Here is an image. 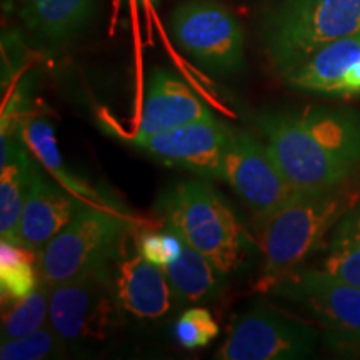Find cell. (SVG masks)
<instances>
[{
  "instance_id": "cell-9",
  "label": "cell",
  "mask_w": 360,
  "mask_h": 360,
  "mask_svg": "<svg viewBox=\"0 0 360 360\" xmlns=\"http://www.w3.org/2000/svg\"><path fill=\"white\" fill-rule=\"evenodd\" d=\"M302 305L340 349L360 350V287L326 270H295L270 289Z\"/></svg>"
},
{
  "instance_id": "cell-4",
  "label": "cell",
  "mask_w": 360,
  "mask_h": 360,
  "mask_svg": "<svg viewBox=\"0 0 360 360\" xmlns=\"http://www.w3.org/2000/svg\"><path fill=\"white\" fill-rule=\"evenodd\" d=\"M167 224L187 244L212 262L222 276H231L244 262L245 232L237 215L207 180L177 184L160 202Z\"/></svg>"
},
{
  "instance_id": "cell-18",
  "label": "cell",
  "mask_w": 360,
  "mask_h": 360,
  "mask_svg": "<svg viewBox=\"0 0 360 360\" xmlns=\"http://www.w3.org/2000/svg\"><path fill=\"white\" fill-rule=\"evenodd\" d=\"M22 141L32 152L35 160L44 169L52 175L56 182L60 184L65 191H69L72 195H75L85 204L101 205V207H110V209L120 210L115 207V200L109 195H103L98 191H96L89 182H85L80 177H77L69 167L65 165L64 159H62L60 150H58L56 134L51 127V124L44 119H34L22 129Z\"/></svg>"
},
{
  "instance_id": "cell-23",
  "label": "cell",
  "mask_w": 360,
  "mask_h": 360,
  "mask_svg": "<svg viewBox=\"0 0 360 360\" xmlns=\"http://www.w3.org/2000/svg\"><path fill=\"white\" fill-rule=\"evenodd\" d=\"M64 354L65 342L58 337L51 323L20 339L2 340L0 345L2 360H47L60 359Z\"/></svg>"
},
{
  "instance_id": "cell-10",
  "label": "cell",
  "mask_w": 360,
  "mask_h": 360,
  "mask_svg": "<svg viewBox=\"0 0 360 360\" xmlns=\"http://www.w3.org/2000/svg\"><path fill=\"white\" fill-rule=\"evenodd\" d=\"M220 179L257 219L272 214L299 192L283 175L265 142L245 132H232L229 139Z\"/></svg>"
},
{
  "instance_id": "cell-8",
  "label": "cell",
  "mask_w": 360,
  "mask_h": 360,
  "mask_svg": "<svg viewBox=\"0 0 360 360\" xmlns=\"http://www.w3.org/2000/svg\"><path fill=\"white\" fill-rule=\"evenodd\" d=\"M115 289L109 269L51 285L49 323L65 344L105 340L115 326Z\"/></svg>"
},
{
  "instance_id": "cell-26",
  "label": "cell",
  "mask_w": 360,
  "mask_h": 360,
  "mask_svg": "<svg viewBox=\"0 0 360 360\" xmlns=\"http://www.w3.org/2000/svg\"><path fill=\"white\" fill-rule=\"evenodd\" d=\"M152 2H155V4H157V2H160V0H152Z\"/></svg>"
},
{
  "instance_id": "cell-5",
  "label": "cell",
  "mask_w": 360,
  "mask_h": 360,
  "mask_svg": "<svg viewBox=\"0 0 360 360\" xmlns=\"http://www.w3.org/2000/svg\"><path fill=\"white\" fill-rule=\"evenodd\" d=\"M127 224L120 210L84 204L40 252L42 281L56 285L109 269Z\"/></svg>"
},
{
  "instance_id": "cell-14",
  "label": "cell",
  "mask_w": 360,
  "mask_h": 360,
  "mask_svg": "<svg viewBox=\"0 0 360 360\" xmlns=\"http://www.w3.org/2000/svg\"><path fill=\"white\" fill-rule=\"evenodd\" d=\"M84 204L56 180L45 179L35 165L20 214L17 240L40 255L44 247L74 219Z\"/></svg>"
},
{
  "instance_id": "cell-2",
  "label": "cell",
  "mask_w": 360,
  "mask_h": 360,
  "mask_svg": "<svg viewBox=\"0 0 360 360\" xmlns=\"http://www.w3.org/2000/svg\"><path fill=\"white\" fill-rule=\"evenodd\" d=\"M360 202V192L345 186L319 192H297L290 200L257 219L264 269L260 289L270 290L278 281L299 270L326 242L345 214Z\"/></svg>"
},
{
  "instance_id": "cell-12",
  "label": "cell",
  "mask_w": 360,
  "mask_h": 360,
  "mask_svg": "<svg viewBox=\"0 0 360 360\" xmlns=\"http://www.w3.org/2000/svg\"><path fill=\"white\" fill-rule=\"evenodd\" d=\"M290 89L326 97L360 96V34L339 39L310 53L282 74Z\"/></svg>"
},
{
  "instance_id": "cell-16",
  "label": "cell",
  "mask_w": 360,
  "mask_h": 360,
  "mask_svg": "<svg viewBox=\"0 0 360 360\" xmlns=\"http://www.w3.org/2000/svg\"><path fill=\"white\" fill-rule=\"evenodd\" d=\"M114 289L120 307L143 321L164 317L175 297L164 270L141 254L120 262Z\"/></svg>"
},
{
  "instance_id": "cell-6",
  "label": "cell",
  "mask_w": 360,
  "mask_h": 360,
  "mask_svg": "<svg viewBox=\"0 0 360 360\" xmlns=\"http://www.w3.org/2000/svg\"><path fill=\"white\" fill-rule=\"evenodd\" d=\"M170 35L200 69L232 75L245 64V34L233 13L217 0H186L170 13Z\"/></svg>"
},
{
  "instance_id": "cell-19",
  "label": "cell",
  "mask_w": 360,
  "mask_h": 360,
  "mask_svg": "<svg viewBox=\"0 0 360 360\" xmlns=\"http://www.w3.org/2000/svg\"><path fill=\"white\" fill-rule=\"evenodd\" d=\"M162 270L167 276L175 297L182 302H209L222 290V274L186 240L177 257Z\"/></svg>"
},
{
  "instance_id": "cell-15",
  "label": "cell",
  "mask_w": 360,
  "mask_h": 360,
  "mask_svg": "<svg viewBox=\"0 0 360 360\" xmlns=\"http://www.w3.org/2000/svg\"><path fill=\"white\" fill-rule=\"evenodd\" d=\"M214 117L182 77L169 69L152 72L135 135H148Z\"/></svg>"
},
{
  "instance_id": "cell-24",
  "label": "cell",
  "mask_w": 360,
  "mask_h": 360,
  "mask_svg": "<svg viewBox=\"0 0 360 360\" xmlns=\"http://www.w3.org/2000/svg\"><path fill=\"white\" fill-rule=\"evenodd\" d=\"M175 339L184 349H202L215 340L219 335V326L212 314L207 309H187L175 322Z\"/></svg>"
},
{
  "instance_id": "cell-7",
  "label": "cell",
  "mask_w": 360,
  "mask_h": 360,
  "mask_svg": "<svg viewBox=\"0 0 360 360\" xmlns=\"http://www.w3.org/2000/svg\"><path fill=\"white\" fill-rule=\"evenodd\" d=\"M317 337L310 323L257 304L237 315L215 359L299 360L314 352Z\"/></svg>"
},
{
  "instance_id": "cell-11",
  "label": "cell",
  "mask_w": 360,
  "mask_h": 360,
  "mask_svg": "<svg viewBox=\"0 0 360 360\" xmlns=\"http://www.w3.org/2000/svg\"><path fill=\"white\" fill-rule=\"evenodd\" d=\"M232 130L215 117L148 135H129L132 146L164 164L200 175L220 179V169Z\"/></svg>"
},
{
  "instance_id": "cell-17",
  "label": "cell",
  "mask_w": 360,
  "mask_h": 360,
  "mask_svg": "<svg viewBox=\"0 0 360 360\" xmlns=\"http://www.w3.org/2000/svg\"><path fill=\"white\" fill-rule=\"evenodd\" d=\"M35 170L34 155L24 141L2 134L0 143V236L17 240L19 220ZM19 242V240H17Z\"/></svg>"
},
{
  "instance_id": "cell-20",
  "label": "cell",
  "mask_w": 360,
  "mask_h": 360,
  "mask_svg": "<svg viewBox=\"0 0 360 360\" xmlns=\"http://www.w3.org/2000/svg\"><path fill=\"white\" fill-rule=\"evenodd\" d=\"M42 282L40 257L17 240L0 242V295L2 304H13L37 289Z\"/></svg>"
},
{
  "instance_id": "cell-25",
  "label": "cell",
  "mask_w": 360,
  "mask_h": 360,
  "mask_svg": "<svg viewBox=\"0 0 360 360\" xmlns=\"http://www.w3.org/2000/svg\"><path fill=\"white\" fill-rule=\"evenodd\" d=\"M184 237L172 225H165L164 231H143L139 236V254L157 267L164 269L182 250Z\"/></svg>"
},
{
  "instance_id": "cell-3",
  "label": "cell",
  "mask_w": 360,
  "mask_h": 360,
  "mask_svg": "<svg viewBox=\"0 0 360 360\" xmlns=\"http://www.w3.org/2000/svg\"><path fill=\"white\" fill-rule=\"evenodd\" d=\"M360 34V0H281L265 17L262 45L278 74L310 53Z\"/></svg>"
},
{
  "instance_id": "cell-21",
  "label": "cell",
  "mask_w": 360,
  "mask_h": 360,
  "mask_svg": "<svg viewBox=\"0 0 360 360\" xmlns=\"http://www.w3.org/2000/svg\"><path fill=\"white\" fill-rule=\"evenodd\" d=\"M332 233L322 269L339 281L360 287V207L345 214Z\"/></svg>"
},
{
  "instance_id": "cell-13",
  "label": "cell",
  "mask_w": 360,
  "mask_h": 360,
  "mask_svg": "<svg viewBox=\"0 0 360 360\" xmlns=\"http://www.w3.org/2000/svg\"><path fill=\"white\" fill-rule=\"evenodd\" d=\"M22 29L47 51L74 42L97 12V0H8Z\"/></svg>"
},
{
  "instance_id": "cell-1",
  "label": "cell",
  "mask_w": 360,
  "mask_h": 360,
  "mask_svg": "<svg viewBox=\"0 0 360 360\" xmlns=\"http://www.w3.org/2000/svg\"><path fill=\"white\" fill-rule=\"evenodd\" d=\"M257 125L269 152L299 192L345 186L360 167V114L312 105L272 112Z\"/></svg>"
},
{
  "instance_id": "cell-22",
  "label": "cell",
  "mask_w": 360,
  "mask_h": 360,
  "mask_svg": "<svg viewBox=\"0 0 360 360\" xmlns=\"http://www.w3.org/2000/svg\"><path fill=\"white\" fill-rule=\"evenodd\" d=\"M49 302H51V285L40 282L32 294L11 304L2 315V340L20 339L49 326Z\"/></svg>"
}]
</instances>
